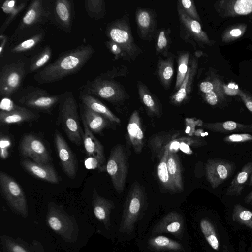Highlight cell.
<instances>
[{"label":"cell","instance_id":"1","mask_svg":"<svg viewBox=\"0 0 252 252\" xmlns=\"http://www.w3.org/2000/svg\"><path fill=\"white\" fill-rule=\"evenodd\" d=\"M148 200L144 187L137 181L131 185L123 206L116 239L127 242L146 232L150 221L148 214Z\"/></svg>","mask_w":252,"mask_h":252},{"label":"cell","instance_id":"2","mask_svg":"<svg viewBox=\"0 0 252 252\" xmlns=\"http://www.w3.org/2000/svg\"><path fill=\"white\" fill-rule=\"evenodd\" d=\"M89 44L81 45L63 53L56 61L37 72L34 79L39 84H48L61 80L79 72L94 53Z\"/></svg>","mask_w":252,"mask_h":252},{"label":"cell","instance_id":"3","mask_svg":"<svg viewBox=\"0 0 252 252\" xmlns=\"http://www.w3.org/2000/svg\"><path fill=\"white\" fill-rule=\"evenodd\" d=\"M76 100L71 91L61 94L56 124L61 126L68 139L76 146L83 143V129L80 125Z\"/></svg>","mask_w":252,"mask_h":252},{"label":"cell","instance_id":"4","mask_svg":"<svg viewBox=\"0 0 252 252\" xmlns=\"http://www.w3.org/2000/svg\"><path fill=\"white\" fill-rule=\"evenodd\" d=\"M105 33L109 40L121 46L124 54V60L131 63L143 53V50L134 41L127 14L110 22L106 27Z\"/></svg>","mask_w":252,"mask_h":252},{"label":"cell","instance_id":"5","mask_svg":"<svg viewBox=\"0 0 252 252\" xmlns=\"http://www.w3.org/2000/svg\"><path fill=\"white\" fill-rule=\"evenodd\" d=\"M151 234H163L189 243L187 220L180 210L173 209L162 215L146 232Z\"/></svg>","mask_w":252,"mask_h":252},{"label":"cell","instance_id":"6","mask_svg":"<svg viewBox=\"0 0 252 252\" xmlns=\"http://www.w3.org/2000/svg\"><path fill=\"white\" fill-rule=\"evenodd\" d=\"M80 90L104 99L114 106L122 104L130 97L125 88L119 82L99 76L92 81H87Z\"/></svg>","mask_w":252,"mask_h":252},{"label":"cell","instance_id":"7","mask_svg":"<svg viewBox=\"0 0 252 252\" xmlns=\"http://www.w3.org/2000/svg\"><path fill=\"white\" fill-rule=\"evenodd\" d=\"M13 95L24 107L49 113L59 103L61 97V94H51L45 90L31 86L19 90Z\"/></svg>","mask_w":252,"mask_h":252},{"label":"cell","instance_id":"8","mask_svg":"<svg viewBox=\"0 0 252 252\" xmlns=\"http://www.w3.org/2000/svg\"><path fill=\"white\" fill-rule=\"evenodd\" d=\"M136 245L142 252H191L190 244L163 234L146 232L138 236Z\"/></svg>","mask_w":252,"mask_h":252},{"label":"cell","instance_id":"9","mask_svg":"<svg viewBox=\"0 0 252 252\" xmlns=\"http://www.w3.org/2000/svg\"><path fill=\"white\" fill-rule=\"evenodd\" d=\"M128 159L124 146L117 144L111 150L106 164V171L111 178L113 186L118 193L125 188L128 172Z\"/></svg>","mask_w":252,"mask_h":252},{"label":"cell","instance_id":"10","mask_svg":"<svg viewBox=\"0 0 252 252\" xmlns=\"http://www.w3.org/2000/svg\"><path fill=\"white\" fill-rule=\"evenodd\" d=\"M1 196L10 209L23 217L28 215V206L24 191L19 184L6 172H0Z\"/></svg>","mask_w":252,"mask_h":252},{"label":"cell","instance_id":"11","mask_svg":"<svg viewBox=\"0 0 252 252\" xmlns=\"http://www.w3.org/2000/svg\"><path fill=\"white\" fill-rule=\"evenodd\" d=\"M92 205L93 214L98 223L100 231L110 240H115L117 229L112 224L111 216V211L115 208L114 202L100 196L95 187H94Z\"/></svg>","mask_w":252,"mask_h":252},{"label":"cell","instance_id":"12","mask_svg":"<svg viewBox=\"0 0 252 252\" xmlns=\"http://www.w3.org/2000/svg\"><path fill=\"white\" fill-rule=\"evenodd\" d=\"M177 9L180 22V37L182 41L190 43L193 47L196 44L211 45V40L207 33L202 30L199 22L191 18L177 3Z\"/></svg>","mask_w":252,"mask_h":252},{"label":"cell","instance_id":"13","mask_svg":"<svg viewBox=\"0 0 252 252\" xmlns=\"http://www.w3.org/2000/svg\"><path fill=\"white\" fill-rule=\"evenodd\" d=\"M72 219L62 207L53 202L49 204L47 224L57 234L67 238L74 236L77 232L78 227L75 220Z\"/></svg>","mask_w":252,"mask_h":252},{"label":"cell","instance_id":"14","mask_svg":"<svg viewBox=\"0 0 252 252\" xmlns=\"http://www.w3.org/2000/svg\"><path fill=\"white\" fill-rule=\"evenodd\" d=\"M25 74V63L20 60L3 65L0 73V94L10 98L19 89Z\"/></svg>","mask_w":252,"mask_h":252},{"label":"cell","instance_id":"15","mask_svg":"<svg viewBox=\"0 0 252 252\" xmlns=\"http://www.w3.org/2000/svg\"><path fill=\"white\" fill-rule=\"evenodd\" d=\"M0 124L1 126L20 124L38 119L40 116L30 109L15 104L8 97H3L0 104Z\"/></svg>","mask_w":252,"mask_h":252},{"label":"cell","instance_id":"16","mask_svg":"<svg viewBox=\"0 0 252 252\" xmlns=\"http://www.w3.org/2000/svg\"><path fill=\"white\" fill-rule=\"evenodd\" d=\"M19 150L24 158H29L38 163L50 164L51 158L46 145L35 135H23L19 142Z\"/></svg>","mask_w":252,"mask_h":252},{"label":"cell","instance_id":"17","mask_svg":"<svg viewBox=\"0 0 252 252\" xmlns=\"http://www.w3.org/2000/svg\"><path fill=\"white\" fill-rule=\"evenodd\" d=\"M236 169L234 163L220 158L209 159L205 165L206 177L213 189L228 179Z\"/></svg>","mask_w":252,"mask_h":252},{"label":"cell","instance_id":"18","mask_svg":"<svg viewBox=\"0 0 252 252\" xmlns=\"http://www.w3.org/2000/svg\"><path fill=\"white\" fill-rule=\"evenodd\" d=\"M54 142L63 172L69 178H74L78 167V160L75 154L58 130L54 132Z\"/></svg>","mask_w":252,"mask_h":252},{"label":"cell","instance_id":"19","mask_svg":"<svg viewBox=\"0 0 252 252\" xmlns=\"http://www.w3.org/2000/svg\"><path fill=\"white\" fill-rule=\"evenodd\" d=\"M200 52L195 53V56L190 60L186 76L178 90L169 97L170 103L179 106L189 99L192 90V85L197 71L198 58L201 56Z\"/></svg>","mask_w":252,"mask_h":252},{"label":"cell","instance_id":"20","mask_svg":"<svg viewBox=\"0 0 252 252\" xmlns=\"http://www.w3.org/2000/svg\"><path fill=\"white\" fill-rule=\"evenodd\" d=\"M135 22L139 38L147 41L154 38L157 30L156 14L154 10L138 7L135 12Z\"/></svg>","mask_w":252,"mask_h":252},{"label":"cell","instance_id":"21","mask_svg":"<svg viewBox=\"0 0 252 252\" xmlns=\"http://www.w3.org/2000/svg\"><path fill=\"white\" fill-rule=\"evenodd\" d=\"M83 125L82 140L86 153L89 158L98 162L100 171L106 170L105 157L103 145L88 128L84 118L80 115Z\"/></svg>","mask_w":252,"mask_h":252},{"label":"cell","instance_id":"22","mask_svg":"<svg viewBox=\"0 0 252 252\" xmlns=\"http://www.w3.org/2000/svg\"><path fill=\"white\" fill-rule=\"evenodd\" d=\"M214 7L222 18L247 15L252 13V0H219Z\"/></svg>","mask_w":252,"mask_h":252},{"label":"cell","instance_id":"23","mask_svg":"<svg viewBox=\"0 0 252 252\" xmlns=\"http://www.w3.org/2000/svg\"><path fill=\"white\" fill-rule=\"evenodd\" d=\"M22 167L32 176L51 184H58L61 179L50 164L38 163L29 158L21 160Z\"/></svg>","mask_w":252,"mask_h":252},{"label":"cell","instance_id":"24","mask_svg":"<svg viewBox=\"0 0 252 252\" xmlns=\"http://www.w3.org/2000/svg\"><path fill=\"white\" fill-rule=\"evenodd\" d=\"M50 12L42 0H34L29 5L17 32L30 28L48 19Z\"/></svg>","mask_w":252,"mask_h":252},{"label":"cell","instance_id":"25","mask_svg":"<svg viewBox=\"0 0 252 252\" xmlns=\"http://www.w3.org/2000/svg\"><path fill=\"white\" fill-rule=\"evenodd\" d=\"M53 10L55 20L59 27L66 32H70L74 17L73 0H56Z\"/></svg>","mask_w":252,"mask_h":252},{"label":"cell","instance_id":"26","mask_svg":"<svg viewBox=\"0 0 252 252\" xmlns=\"http://www.w3.org/2000/svg\"><path fill=\"white\" fill-rule=\"evenodd\" d=\"M137 87L139 99L148 114L151 117H160L162 105L158 97L141 81H138Z\"/></svg>","mask_w":252,"mask_h":252},{"label":"cell","instance_id":"27","mask_svg":"<svg viewBox=\"0 0 252 252\" xmlns=\"http://www.w3.org/2000/svg\"><path fill=\"white\" fill-rule=\"evenodd\" d=\"M127 130L131 144L136 153H140L144 146V134L141 118L137 110L131 114L127 125Z\"/></svg>","mask_w":252,"mask_h":252},{"label":"cell","instance_id":"28","mask_svg":"<svg viewBox=\"0 0 252 252\" xmlns=\"http://www.w3.org/2000/svg\"><path fill=\"white\" fill-rule=\"evenodd\" d=\"M193 226L197 228L207 244L214 250L218 251L220 243L215 227L211 220L207 217L193 219Z\"/></svg>","mask_w":252,"mask_h":252},{"label":"cell","instance_id":"29","mask_svg":"<svg viewBox=\"0 0 252 252\" xmlns=\"http://www.w3.org/2000/svg\"><path fill=\"white\" fill-rule=\"evenodd\" d=\"M79 98L81 103L92 111L103 116L110 122L114 123H120V119L95 96L84 91H80Z\"/></svg>","mask_w":252,"mask_h":252},{"label":"cell","instance_id":"30","mask_svg":"<svg viewBox=\"0 0 252 252\" xmlns=\"http://www.w3.org/2000/svg\"><path fill=\"white\" fill-rule=\"evenodd\" d=\"M176 56L170 52L165 58L159 57L157 73L161 84L165 90H168L171 86L174 72V62Z\"/></svg>","mask_w":252,"mask_h":252},{"label":"cell","instance_id":"31","mask_svg":"<svg viewBox=\"0 0 252 252\" xmlns=\"http://www.w3.org/2000/svg\"><path fill=\"white\" fill-rule=\"evenodd\" d=\"M3 252H43L41 245L38 243L30 245L21 239H14L9 236L0 237Z\"/></svg>","mask_w":252,"mask_h":252},{"label":"cell","instance_id":"32","mask_svg":"<svg viewBox=\"0 0 252 252\" xmlns=\"http://www.w3.org/2000/svg\"><path fill=\"white\" fill-rule=\"evenodd\" d=\"M80 113L90 130L93 133H99L108 126L110 122L103 116L90 109L82 103L80 104Z\"/></svg>","mask_w":252,"mask_h":252},{"label":"cell","instance_id":"33","mask_svg":"<svg viewBox=\"0 0 252 252\" xmlns=\"http://www.w3.org/2000/svg\"><path fill=\"white\" fill-rule=\"evenodd\" d=\"M252 173V161L244 165L241 170L234 177L228 187L226 195L238 196L240 195Z\"/></svg>","mask_w":252,"mask_h":252},{"label":"cell","instance_id":"34","mask_svg":"<svg viewBox=\"0 0 252 252\" xmlns=\"http://www.w3.org/2000/svg\"><path fill=\"white\" fill-rule=\"evenodd\" d=\"M203 126L214 132L230 133L234 132H252V124H243L233 121L204 123Z\"/></svg>","mask_w":252,"mask_h":252},{"label":"cell","instance_id":"35","mask_svg":"<svg viewBox=\"0 0 252 252\" xmlns=\"http://www.w3.org/2000/svg\"><path fill=\"white\" fill-rule=\"evenodd\" d=\"M167 165L169 174L178 192H183L184 187L181 166L179 157L175 152L169 151Z\"/></svg>","mask_w":252,"mask_h":252},{"label":"cell","instance_id":"36","mask_svg":"<svg viewBox=\"0 0 252 252\" xmlns=\"http://www.w3.org/2000/svg\"><path fill=\"white\" fill-rule=\"evenodd\" d=\"M169 147L168 145L166 146L164 153L160 159L157 168V173L159 182L164 189L170 193H176L178 192L167 169V160L169 151Z\"/></svg>","mask_w":252,"mask_h":252},{"label":"cell","instance_id":"37","mask_svg":"<svg viewBox=\"0 0 252 252\" xmlns=\"http://www.w3.org/2000/svg\"><path fill=\"white\" fill-rule=\"evenodd\" d=\"M27 2V0H6L3 2L1 8L4 13L8 14V16L0 27V35L25 7Z\"/></svg>","mask_w":252,"mask_h":252},{"label":"cell","instance_id":"38","mask_svg":"<svg viewBox=\"0 0 252 252\" xmlns=\"http://www.w3.org/2000/svg\"><path fill=\"white\" fill-rule=\"evenodd\" d=\"M171 33V31L168 28H162L157 30L154 36L157 55H162L166 57L170 53L169 49L172 43Z\"/></svg>","mask_w":252,"mask_h":252},{"label":"cell","instance_id":"39","mask_svg":"<svg viewBox=\"0 0 252 252\" xmlns=\"http://www.w3.org/2000/svg\"><path fill=\"white\" fill-rule=\"evenodd\" d=\"M189 52L188 51H181L178 52L177 72L174 92H177L183 83L187 73L189 60Z\"/></svg>","mask_w":252,"mask_h":252},{"label":"cell","instance_id":"40","mask_svg":"<svg viewBox=\"0 0 252 252\" xmlns=\"http://www.w3.org/2000/svg\"><path fill=\"white\" fill-rule=\"evenodd\" d=\"M232 219L240 224L252 229V211L240 204L237 203L234 206Z\"/></svg>","mask_w":252,"mask_h":252},{"label":"cell","instance_id":"41","mask_svg":"<svg viewBox=\"0 0 252 252\" xmlns=\"http://www.w3.org/2000/svg\"><path fill=\"white\" fill-rule=\"evenodd\" d=\"M85 8L90 17L97 20L103 18L106 13V4L103 0H86Z\"/></svg>","mask_w":252,"mask_h":252},{"label":"cell","instance_id":"42","mask_svg":"<svg viewBox=\"0 0 252 252\" xmlns=\"http://www.w3.org/2000/svg\"><path fill=\"white\" fill-rule=\"evenodd\" d=\"M52 51L49 45H47L32 60L29 71L34 72L46 64L52 57Z\"/></svg>","mask_w":252,"mask_h":252},{"label":"cell","instance_id":"43","mask_svg":"<svg viewBox=\"0 0 252 252\" xmlns=\"http://www.w3.org/2000/svg\"><path fill=\"white\" fill-rule=\"evenodd\" d=\"M247 25L246 24H235L227 27L223 32L221 39L224 43H229L234 41L245 33Z\"/></svg>","mask_w":252,"mask_h":252},{"label":"cell","instance_id":"44","mask_svg":"<svg viewBox=\"0 0 252 252\" xmlns=\"http://www.w3.org/2000/svg\"><path fill=\"white\" fill-rule=\"evenodd\" d=\"M222 84L220 79L215 77V88L209 93L204 94V99L207 103L215 106L224 98L225 95L223 92Z\"/></svg>","mask_w":252,"mask_h":252},{"label":"cell","instance_id":"45","mask_svg":"<svg viewBox=\"0 0 252 252\" xmlns=\"http://www.w3.org/2000/svg\"><path fill=\"white\" fill-rule=\"evenodd\" d=\"M44 34L39 33L17 44L11 50L12 53L24 52L35 47L43 39Z\"/></svg>","mask_w":252,"mask_h":252},{"label":"cell","instance_id":"46","mask_svg":"<svg viewBox=\"0 0 252 252\" xmlns=\"http://www.w3.org/2000/svg\"><path fill=\"white\" fill-rule=\"evenodd\" d=\"M129 74L127 67L124 65L113 66L111 69L100 74L99 77L106 79H113L122 76H127Z\"/></svg>","mask_w":252,"mask_h":252},{"label":"cell","instance_id":"47","mask_svg":"<svg viewBox=\"0 0 252 252\" xmlns=\"http://www.w3.org/2000/svg\"><path fill=\"white\" fill-rule=\"evenodd\" d=\"M177 3L180 5L184 11L191 18L198 22L201 21V18L193 0H179L177 1Z\"/></svg>","mask_w":252,"mask_h":252},{"label":"cell","instance_id":"48","mask_svg":"<svg viewBox=\"0 0 252 252\" xmlns=\"http://www.w3.org/2000/svg\"><path fill=\"white\" fill-rule=\"evenodd\" d=\"M0 157L3 159L9 156V149L12 147V140L8 135L0 133Z\"/></svg>","mask_w":252,"mask_h":252},{"label":"cell","instance_id":"49","mask_svg":"<svg viewBox=\"0 0 252 252\" xmlns=\"http://www.w3.org/2000/svg\"><path fill=\"white\" fill-rule=\"evenodd\" d=\"M105 45L113 55V61H116L119 59L124 60V53L121 46L118 44L111 40H109L105 42Z\"/></svg>","mask_w":252,"mask_h":252},{"label":"cell","instance_id":"50","mask_svg":"<svg viewBox=\"0 0 252 252\" xmlns=\"http://www.w3.org/2000/svg\"><path fill=\"white\" fill-rule=\"evenodd\" d=\"M223 141L228 143H241L252 141V135L249 133L232 134L225 137Z\"/></svg>","mask_w":252,"mask_h":252},{"label":"cell","instance_id":"51","mask_svg":"<svg viewBox=\"0 0 252 252\" xmlns=\"http://www.w3.org/2000/svg\"><path fill=\"white\" fill-rule=\"evenodd\" d=\"M215 86V77L212 79H207L202 81L199 84L200 91L204 94L212 91Z\"/></svg>","mask_w":252,"mask_h":252},{"label":"cell","instance_id":"52","mask_svg":"<svg viewBox=\"0 0 252 252\" xmlns=\"http://www.w3.org/2000/svg\"><path fill=\"white\" fill-rule=\"evenodd\" d=\"M223 92L225 95L229 96H235L238 94L240 89L238 86L234 83H229L222 84Z\"/></svg>","mask_w":252,"mask_h":252},{"label":"cell","instance_id":"53","mask_svg":"<svg viewBox=\"0 0 252 252\" xmlns=\"http://www.w3.org/2000/svg\"><path fill=\"white\" fill-rule=\"evenodd\" d=\"M238 95L240 97L246 108L252 113V96L240 90Z\"/></svg>","mask_w":252,"mask_h":252},{"label":"cell","instance_id":"54","mask_svg":"<svg viewBox=\"0 0 252 252\" xmlns=\"http://www.w3.org/2000/svg\"><path fill=\"white\" fill-rule=\"evenodd\" d=\"M0 57H2L5 45L8 40V36L6 35H0Z\"/></svg>","mask_w":252,"mask_h":252},{"label":"cell","instance_id":"55","mask_svg":"<svg viewBox=\"0 0 252 252\" xmlns=\"http://www.w3.org/2000/svg\"><path fill=\"white\" fill-rule=\"evenodd\" d=\"M252 201V191H251L244 198V201L246 203H250Z\"/></svg>","mask_w":252,"mask_h":252},{"label":"cell","instance_id":"56","mask_svg":"<svg viewBox=\"0 0 252 252\" xmlns=\"http://www.w3.org/2000/svg\"><path fill=\"white\" fill-rule=\"evenodd\" d=\"M249 186H252V173L250 176V177L249 178Z\"/></svg>","mask_w":252,"mask_h":252},{"label":"cell","instance_id":"57","mask_svg":"<svg viewBox=\"0 0 252 252\" xmlns=\"http://www.w3.org/2000/svg\"><path fill=\"white\" fill-rule=\"evenodd\" d=\"M250 203H251V205L252 206V201Z\"/></svg>","mask_w":252,"mask_h":252},{"label":"cell","instance_id":"58","mask_svg":"<svg viewBox=\"0 0 252 252\" xmlns=\"http://www.w3.org/2000/svg\"><path fill=\"white\" fill-rule=\"evenodd\" d=\"M251 252H252V249L251 250Z\"/></svg>","mask_w":252,"mask_h":252},{"label":"cell","instance_id":"59","mask_svg":"<svg viewBox=\"0 0 252 252\" xmlns=\"http://www.w3.org/2000/svg\"><path fill=\"white\" fill-rule=\"evenodd\" d=\"M0 252H2V251H1Z\"/></svg>","mask_w":252,"mask_h":252}]
</instances>
